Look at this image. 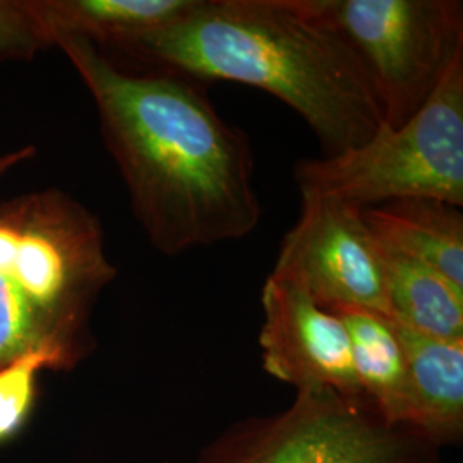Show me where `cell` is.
Returning <instances> with one entry per match:
<instances>
[{
	"instance_id": "16",
	"label": "cell",
	"mask_w": 463,
	"mask_h": 463,
	"mask_svg": "<svg viewBox=\"0 0 463 463\" xmlns=\"http://www.w3.org/2000/svg\"><path fill=\"white\" fill-rule=\"evenodd\" d=\"M33 146H24V148L16 149V151L5 153V155H0V177H4L9 170H13L19 164L30 160L33 156Z\"/></svg>"
},
{
	"instance_id": "10",
	"label": "cell",
	"mask_w": 463,
	"mask_h": 463,
	"mask_svg": "<svg viewBox=\"0 0 463 463\" xmlns=\"http://www.w3.org/2000/svg\"><path fill=\"white\" fill-rule=\"evenodd\" d=\"M383 248L417 260L463 292L462 208L428 198L398 199L363 208Z\"/></svg>"
},
{
	"instance_id": "15",
	"label": "cell",
	"mask_w": 463,
	"mask_h": 463,
	"mask_svg": "<svg viewBox=\"0 0 463 463\" xmlns=\"http://www.w3.org/2000/svg\"><path fill=\"white\" fill-rule=\"evenodd\" d=\"M53 47L40 0H0V64L32 61Z\"/></svg>"
},
{
	"instance_id": "5",
	"label": "cell",
	"mask_w": 463,
	"mask_h": 463,
	"mask_svg": "<svg viewBox=\"0 0 463 463\" xmlns=\"http://www.w3.org/2000/svg\"><path fill=\"white\" fill-rule=\"evenodd\" d=\"M194 463H445L441 448L393 426L364 397L296 392L280 412L233 422Z\"/></svg>"
},
{
	"instance_id": "1",
	"label": "cell",
	"mask_w": 463,
	"mask_h": 463,
	"mask_svg": "<svg viewBox=\"0 0 463 463\" xmlns=\"http://www.w3.org/2000/svg\"><path fill=\"white\" fill-rule=\"evenodd\" d=\"M55 47L95 101L105 146L153 248L177 256L256 231L263 206L252 146L216 112L208 84L164 67L124 71L81 36L59 34Z\"/></svg>"
},
{
	"instance_id": "6",
	"label": "cell",
	"mask_w": 463,
	"mask_h": 463,
	"mask_svg": "<svg viewBox=\"0 0 463 463\" xmlns=\"http://www.w3.org/2000/svg\"><path fill=\"white\" fill-rule=\"evenodd\" d=\"M364 69L384 126L414 117L463 55L460 0H321Z\"/></svg>"
},
{
	"instance_id": "4",
	"label": "cell",
	"mask_w": 463,
	"mask_h": 463,
	"mask_svg": "<svg viewBox=\"0 0 463 463\" xmlns=\"http://www.w3.org/2000/svg\"><path fill=\"white\" fill-rule=\"evenodd\" d=\"M294 181L302 198H330L357 208L411 198L462 208L463 55L405 124L383 126L359 148L300 160Z\"/></svg>"
},
{
	"instance_id": "13",
	"label": "cell",
	"mask_w": 463,
	"mask_h": 463,
	"mask_svg": "<svg viewBox=\"0 0 463 463\" xmlns=\"http://www.w3.org/2000/svg\"><path fill=\"white\" fill-rule=\"evenodd\" d=\"M383 269L388 316L432 338L463 342V292L436 269L386 248Z\"/></svg>"
},
{
	"instance_id": "14",
	"label": "cell",
	"mask_w": 463,
	"mask_h": 463,
	"mask_svg": "<svg viewBox=\"0 0 463 463\" xmlns=\"http://www.w3.org/2000/svg\"><path fill=\"white\" fill-rule=\"evenodd\" d=\"M59 365H64L59 354L40 348L0 367V439L16 432L24 422L33 403L38 374Z\"/></svg>"
},
{
	"instance_id": "12",
	"label": "cell",
	"mask_w": 463,
	"mask_h": 463,
	"mask_svg": "<svg viewBox=\"0 0 463 463\" xmlns=\"http://www.w3.org/2000/svg\"><path fill=\"white\" fill-rule=\"evenodd\" d=\"M347 330L354 374L363 397L390 424L403 426L405 352L392 316L364 307L331 309Z\"/></svg>"
},
{
	"instance_id": "8",
	"label": "cell",
	"mask_w": 463,
	"mask_h": 463,
	"mask_svg": "<svg viewBox=\"0 0 463 463\" xmlns=\"http://www.w3.org/2000/svg\"><path fill=\"white\" fill-rule=\"evenodd\" d=\"M261 363L275 380L300 390L325 388L363 397L354 374L347 330L298 283L269 273L261 290Z\"/></svg>"
},
{
	"instance_id": "7",
	"label": "cell",
	"mask_w": 463,
	"mask_h": 463,
	"mask_svg": "<svg viewBox=\"0 0 463 463\" xmlns=\"http://www.w3.org/2000/svg\"><path fill=\"white\" fill-rule=\"evenodd\" d=\"M271 275L302 287L325 309L364 307L388 315L383 248L363 208L302 198L298 223L281 241Z\"/></svg>"
},
{
	"instance_id": "9",
	"label": "cell",
	"mask_w": 463,
	"mask_h": 463,
	"mask_svg": "<svg viewBox=\"0 0 463 463\" xmlns=\"http://www.w3.org/2000/svg\"><path fill=\"white\" fill-rule=\"evenodd\" d=\"M395 325L407 365L403 426L417 430L441 449L460 443L463 438V342L432 338L398 321Z\"/></svg>"
},
{
	"instance_id": "2",
	"label": "cell",
	"mask_w": 463,
	"mask_h": 463,
	"mask_svg": "<svg viewBox=\"0 0 463 463\" xmlns=\"http://www.w3.org/2000/svg\"><path fill=\"white\" fill-rule=\"evenodd\" d=\"M198 81L248 84L296 110L335 156L384 126L364 69L321 0H196L128 50Z\"/></svg>"
},
{
	"instance_id": "11",
	"label": "cell",
	"mask_w": 463,
	"mask_h": 463,
	"mask_svg": "<svg viewBox=\"0 0 463 463\" xmlns=\"http://www.w3.org/2000/svg\"><path fill=\"white\" fill-rule=\"evenodd\" d=\"M196 0H40L55 38L81 36L99 49L128 50L185 14Z\"/></svg>"
},
{
	"instance_id": "3",
	"label": "cell",
	"mask_w": 463,
	"mask_h": 463,
	"mask_svg": "<svg viewBox=\"0 0 463 463\" xmlns=\"http://www.w3.org/2000/svg\"><path fill=\"white\" fill-rule=\"evenodd\" d=\"M99 216L57 189L0 203V348L83 352L86 319L116 279Z\"/></svg>"
}]
</instances>
